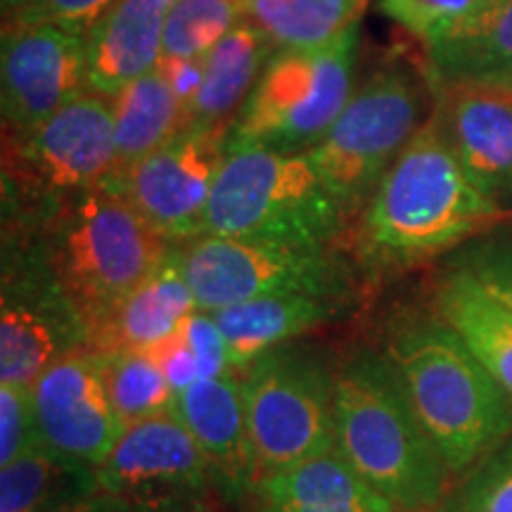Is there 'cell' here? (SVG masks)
Here are the masks:
<instances>
[{
	"mask_svg": "<svg viewBox=\"0 0 512 512\" xmlns=\"http://www.w3.org/2000/svg\"><path fill=\"white\" fill-rule=\"evenodd\" d=\"M437 121L467 174L494 200L512 195V81L441 86Z\"/></svg>",
	"mask_w": 512,
	"mask_h": 512,
	"instance_id": "16",
	"label": "cell"
},
{
	"mask_svg": "<svg viewBox=\"0 0 512 512\" xmlns=\"http://www.w3.org/2000/svg\"><path fill=\"white\" fill-rule=\"evenodd\" d=\"M278 3H283V0H249V17L259 19L261 15H266L268 10L275 8Z\"/></svg>",
	"mask_w": 512,
	"mask_h": 512,
	"instance_id": "39",
	"label": "cell"
},
{
	"mask_svg": "<svg viewBox=\"0 0 512 512\" xmlns=\"http://www.w3.org/2000/svg\"><path fill=\"white\" fill-rule=\"evenodd\" d=\"M117 0H34L27 8L5 17V24H57V27L88 34L98 19Z\"/></svg>",
	"mask_w": 512,
	"mask_h": 512,
	"instance_id": "33",
	"label": "cell"
},
{
	"mask_svg": "<svg viewBox=\"0 0 512 512\" xmlns=\"http://www.w3.org/2000/svg\"><path fill=\"white\" fill-rule=\"evenodd\" d=\"M50 512H128V508L126 505H121L119 501H114L112 496H105L100 494V491H95L91 496L79 498V501H72L67 505H60V508Z\"/></svg>",
	"mask_w": 512,
	"mask_h": 512,
	"instance_id": "38",
	"label": "cell"
},
{
	"mask_svg": "<svg viewBox=\"0 0 512 512\" xmlns=\"http://www.w3.org/2000/svg\"><path fill=\"white\" fill-rule=\"evenodd\" d=\"M197 309L216 311L261 297H349L354 275L330 245L294 247L202 235L181 249Z\"/></svg>",
	"mask_w": 512,
	"mask_h": 512,
	"instance_id": "8",
	"label": "cell"
},
{
	"mask_svg": "<svg viewBox=\"0 0 512 512\" xmlns=\"http://www.w3.org/2000/svg\"><path fill=\"white\" fill-rule=\"evenodd\" d=\"M422 91L401 69H382L351 95L309 155L344 209L368 204L377 183L420 131Z\"/></svg>",
	"mask_w": 512,
	"mask_h": 512,
	"instance_id": "9",
	"label": "cell"
},
{
	"mask_svg": "<svg viewBox=\"0 0 512 512\" xmlns=\"http://www.w3.org/2000/svg\"><path fill=\"white\" fill-rule=\"evenodd\" d=\"M117 166L112 98L86 91L36 131L5 138V195L53 204L105 183Z\"/></svg>",
	"mask_w": 512,
	"mask_h": 512,
	"instance_id": "10",
	"label": "cell"
},
{
	"mask_svg": "<svg viewBox=\"0 0 512 512\" xmlns=\"http://www.w3.org/2000/svg\"><path fill=\"white\" fill-rule=\"evenodd\" d=\"M43 444L31 387L0 382V467Z\"/></svg>",
	"mask_w": 512,
	"mask_h": 512,
	"instance_id": "32",
	"label": "cell"
},
{
	"mask_svg": "<svg viewBox=\"0 0 512 512\" xmlns=\"http://www.w3.org/2000/svg\"><path fill=\"white\" fill-rule=\"evenodd\" d=\"M0 3H3V15L10 17L15 15V12L27 8V5L34 3V0H0Z\"/></svg>",
	"mask_w": 512,
	"mask_h": 512,
	"instance_id": "40",
	"label": "cell"
},
{
	"mask_svg": "<svg viewBox=\"0 0 512 512\" xmlns=\"http://www.w3.org/2000/svg\"><path fill=\"white\" fill-rule=\"evenodd\" d=\"M195 311L197 302L185 278L181 249L171 247L162 264L128 294L88 344L93 351L155 349L176 335Z\"/></svg>",
	"mask_w": 512,
	"mask_h": 512,
	"instance_id": "21",
	"label": "cell"
},
{
	"mask_svg": "<svg viewBox=\"0 0 512 512\" xmlns=\"http://www.w3.org/2000/svg\"><path fill=\"white\" fill-rule=\"evenodd\" d=\"M347 209L332 195L309 152L228 145L204 221V235L325 247Z\"/></svg>",
	"mask_w": 512,
	"mask_h": 512,
	"instance_id": "5",
	"label": "cell"
},
{
	"mask_svg": "<svg viewBox=\"0 0 512 512\" xmlns=\"http://www.w3.org/2000/svg\"><path fill=\"white\" fill-rule=\"evenodd\" d=\"M370 0H283L259 22L275 48H313L358 24Z\"/></svg>",
	"mask_w": 512,
	"mask_h": 512,
	"instance_id": "28",
	"label": "cell"
},
{
	"mask_svg": "<svg viewBox=\"0 0 512 512\" xmlns=\"http://www.w3.org/2000/svg\"><path fill=\"white\" fill-rule=\"evenodd\" d=\"M112 112L117 143V166L112 176L124 174L188 126V110L159 67L121 88L112 98Z\"/></svg>",
	"mask_w": 512,
	"mask_h": 512,
	"instance_id": "25",
	"label": "cell"
},
{
	"mask_svg": "<svg viewBox=\"0 0 512 512\" xmlns=\"http://www.w3.org/2000/svg\"><path fill=\"white\" fill-rule=\"evenodd\" d=\"M31 394L43 444L79 463L98 467L126 430L110 399L100 351L57 358Z\"/></svg>",
	"mask_w": 512,
	"mask_h": 512,
	"instance_id": "15",
	"label": "cell"
},
{
	"mask_svg": "<svg viewBox=\"0 0 512 512\" xmlns=\"http://www.w3.org/2000/svg\"><path fill=\"white\" fill-rule=\"evenodd\" d=\"M174 0H117L86 34L88 91L114 98L157 67Z\"/></svg>",
	"mask_w": 512,
	"mask_h": 512,
	"instance_id": "18",
	"label": "cell"
},
{
	"mask_svg": "<svg viewBox=\"0 0 512 512\" xmlns=\"http://www.w3.org/2000/svg\"><path fill=\"white\" fill-rule=\"evenodd\" d=\"M0 88L5 138L29 136L88 91L86 36L57 24H5Z\"/></svg>",
	"mask_w": 512,
	"mask_h": 512,
	"instance_id": "14",
	"label": "cell"
},
{
	"mask_svg": "<svg viewBox=\"0 0 512 512\" xmlns=\"http://www.w3.org/2000/svg\"><path fill=\"white\" fill-rule=\"evenodd\" d=\"M335 446L399 512L444 505L451 470L384 354L358 351L335 373Z\"/></svg>",
	"mask_w": 512,
	"mask_h": 512,
	"instance_id": "3",
	"label": "cell"
},
{
	"mask_svg": "<svg viewBox=\"0 0 512 512\" xmlns=\"http://www.w3.org/2000/svg\"><path fill=\"white\" fill-rule=\"evenodd\" d=\"M425 512H456V508H444V505H439V508H434V510H425Z\"/></svg>",
	"mask_w": 512,
	"mask_h": 512,
	"instance_id": "41",
	"label": "cell"
},
{
	"mask_svg": "<svg viewBox=\"0 0 512 512\" xmlns=\"http://www.w3.org/2000/svg\"><path fill=\"white\" fill-rule=\"evenodd\" d=\"M171 413L183 422L209 460L216 486L228 496L252 494L259 470L249 439L240 375L228 373L178 392Z\"/></svg>",
	"mask_w": 512,
	"mask_h": 512,
	"instance_id": "17",
	"label": "cell"
},
{
	"mask_svg": "<svg viewBox=\"0 0 512 512\" xmlns=\"http://www.w3.org/2000/svg\"><path fill=\"white\" fill-rule=\"evenodd\" d=\"M100 358L121 425L128 427L169 411L176 394L150 349L100 351Z\"/></svg>",
	"mask_w": 512,
	"mask_h": 512,
	"instance_id": "27",
	"label": "cell"
},
{
	"mask_svg": "<svg viewBox=\"0 0 512 512\" xmlns=\"http://www.w3.org/2000/svg\"><path fill=\"white\" fill-rule=\"evenodd\" d=\"M347 302L349 297L287 294V297L249 299L209 313L228 342L230 370L240 375L268 351L285 347L304 332L330 323L342 313Z\"/></svg>",
	"mask_w": 512,
	"mask_h": 512,
	"instance_id": "20",
	"label": "cell"
},
{
	"mask_svg": "<svg viewBox=\"0 0 512 512\" xmlns=\"http://www.w3.org/2000/svg\"><path fill=\"white\" fill-rule=\"evenodd\" d=\"M477 3L479 0H380V10L430 46L456 27Z\"/></svg>",
	"mask_w": 512,
	"mask_h": 512,
	"instance_id": "31",
	"label": "cell"
},
{
	"mask_svg": "<svg viewBox=\"0 0 512 512\" xmlns=\"http://www.w3.org/2000/svg\"><path fill=\"white\" fill-rule=\"evenodd\" d=\"M178 332H181L185 342L190 344L192 351H195L197 361H200L202 380L233 373V370H230L228 342L209 311L197 309L195 313H190V316L183 320Z\"/></svg>",
	"mask_w": 512,
	"mask_h": 512,
	"instance_id": "35",
	"label": "cell"
},
{
	"mask_svg": "<svg viewBox=\"0 0 512 512\" xmlns=\"http://www.w3.org/2000/svg\"><path fill=\"white\" fill-rule=\"evenodd\" d=\"M98 491L95 467L38 444L0 467V512H50Z\"/></svg>",
	"mask_w": 512,
	"mask_h": 512,
	"instance_id": "26",
	"label": "cell"
},
{
	"mask_svg": "<svg viewBox=\"0 0 512 512\" xmlns=\"http://www.w3.org/2000/svg\"><path fill=\"white\" fill-rule=\"evenodd\" d=\"M0 382L34 387L88 332L57 285L46 254L5 261L0 299Z\"/></svg>",
	"mask_w": 512,
	"mask_h": 512,
	"instance_id": "13",
	"label": "cell"
},
{
	"mask_svg": "<svg viewBox=\"0 0 512 512\" xmlns=\"http://www.w3.org/2000/svg\"><path fill=\"white\" fill-rule=\"evenodd\" d=\"M427 55L439 86L512 79V0H479Z\"/></svg>",
	"mask_w": 512,
	"mask_h": 512,
	"instance_id": "23",
	"label": "cell"
},
{
	"mask_svg": "<svg viewBox=\"0 0 512 512\" xmlns=\"http://www.w3.org/2000/svg\"><path fill=\"white\" fill-rule=\"evenodd\" d=\"M384 358L451 475L470 472L512 437V394L439 316L396 330Z\"/></svg>",
	"mask_w": 512,
	"mask_h": 512,
	"instance_id": "2",
	"label": "cell"
},
{
	"mask_svg": "<svg viewBox=\"0 0 512 512\" xmlns=\"http://www.w3.org/2000/svg\"><path fill=\"white\" fill-rule=\"evenodd\" d=\"M249 19V0H174L162 57L202 60L238 24Z\"/></svg>",
	"mask_w": 512,
	"mask_h": 512,
	"instance_id": "29",
	"label": "cell"
},
{
	"mask_svg": "<svg viewBox=\"0 0 512 512\" xmlns=\"http://www.w3.org/2000/svg\"><path fill=\"white\" fill-rule=\"evenodd\" d=\"M505 81H512V79H505Z\"/></svg>",
	"mask_w": 512,
	"mask_h": 512,
	"instance_id": "42",
	"label": "cell"
},
{
	"mask_svg": "<svg viewBox=\"0 0 512 512\" xmlns=\"http://www.w3.org/2000/svg\"><path fill=\"white\" fill-rule=\"evenodd\" d=\"M275 50L271 36L252 17L221 38L204 57V81L188 112V126H233Z\"/></svg>",
	"mask_w": 512,
	"mask_h": 512,
	"instance_id": "24",
	"label": "cell"
},
{
	"mask_svg": "<svg viewBox=\"0 0 512 512\" xmlns=\"http://www.w3.org/2000/svg\"><path fill=\"white\" fill-rule=\"evenodd\" d=\"M498 216L501 202L472 181L434 117L370 195L358 249L373 266H413L475 238Z\"/></svg>",
	"mask_w": 512,
	"mask_h": 512,
	"instance_id": "1",
	"label": "cell"
},
{
	"mask_svg": "<svg viewBox=\"0 0 512 512\" xmlns=\"http://www.w3.org/2000/svg\"><path fill=\"white\" fill-rule=\"evenodd\" d=\"M95 484L128 512H200L216 479L169 408L121 432L110 456L95 467Z\"/></svg>",
	"mask_w": 512,
	"mask_h": 512,
	"instance_id": "11",
	"label": "cell"
},
{
	"mask_svg": "<svg viewBox=\"0 0 512 512\" xmlns=\"http://www.w3.org/2000/svg\"><path fill=\"white\" fill-rule=\"evenodd\" d=\"M259 477L335 448V375L309 351L278 347L240 373Z\"/></svg>",
	"mask_w": 512,
	"mask_h": 512,
	"instance_id": "7",
	"label": "cell"
},
{
	"mask_svg": "<svg viewBox=\"0 0 512 512\" xmlns=\"http://www.w3.org/2000/svg\"><path fill=\"white\" fill-rule=\"evenodd\" d=\"M171 245L117 185L105 181L53 211L43 254L91 342L95 330L162 264Z\"/></svg>",
	"mask_w": 512,
	"mask_h": 512,
	"instance_id": "4",
	"label": "cell"
},
{
	"mask_svg": "<svg viewBox=\"0 0 512 512\" xmlns=\"http://www.w3.org/2000/svg\"><path fill=\"white\" fill-rule=\"evenodd\" d=\"M252 512H399L335 448L256 479Z\"/></svg>",
	"mask_w": 512,
	"mask_h": 512,
	"instance_id": "19",
	"label": "cell"
},
{
	"mask_svg": "<svg viewBox=\"0 0 512 512\" xmlns=\"http://www.w3.org/2000/svg\"><path fill=\"white\" fill-rule=\"evenodd\" d=\"M150 351L155 354L159 368L164 370L166 380H169L174 394L183 392V389H188L190 384L202 380L200 361H197L195 351H192V347L185 342V337L178 330L176 335H171L166 342H162L159 347Z\"/></svg>",
	"mask_w": 512,
	"mask_h": 512,
	"instance_id": "36",
	"label": "cell"
},
{
	"mask_svg": "<svg viewBox=\"0 0 512 512\" xmlns=\"http://www.w3.org/2000/svg\"><path fill=\"white\" fill-rule=\"evenodd\" d=\"M453 264L463 266L512 309V238L482 240L467 247Z\"/></svg>",
	"mask_w": 512,
	"mask_h": 512,
	"instance_id": "34",
	"label": "cell"
},
{
	"mask_svg": "<svg viewBox=\"0 0 512 512\" xmlns=\"http://www.w3.org/2000/svg\"><path fill=\"white\" fill-rule=\"evenodd\" d=\"M456 512H512V437L467 472Z\"/></svg>",
	"mask_w": 512,
	"mask_h": 512,
	"instance_id": "30",
	"label": "cell"
},
{
	"mask_svg": "<svg viewBox=\"0 0 512 512\" xmlns=\"http://www.w3.org/2000/svg\"><path fill=\"white\" fill-rule=\"evenodd\" d=\"M230 128L185 126L176 138L107 181L169 242L204 235V221L228 152Z\"/></svg>",
	"mask_w": 512,
	"mask_h": 512,
	"instance_id": "12",
	"label": "cell"
},
{
	"mask_svg": "<svg viewBox=\"0 0 512 512\" xmlns=\"http://www.w3.org/2000/svg\"><path fill=\"white\" fill-rule=\"evenodd\" d=\"M437 316L512 394V309L467 268L451 264L434 294Z\"/></svg>",
	"mask_w": 512,
	"mask_h": 512,
	"instance_id": "22",
	"label": "cell"
},
{
	"mask_svg": "<svg viewBox=\"0 0 512 512\" xmlns=\"http://www.w3.org/2000/svg\"><path fill=\"white\" fill-rule=\"evenodd\" d=\"M162 74L174 88L176 98L183 102L185 110L190 112L192 102H195L197 93H200L204 81V57L202 60H185V57H162L157 64ZM190 124V121H188Z\"/></svg>",
	"mask_w": 512,
	"mask_h": 512,
	"instance_id": "37",
	"label": "cell"
},
{
	"mask_svg": "<svg viewBox=\"0 0 512 512\" xmlns=\"http://www.w3.org/2000/svg\"><path fill=\"white\" fill-rule=\"evenodd\" d=\"M358 24L313 48H278L256 81L228 145L309 152L330 131L354 91Z\"/></svg>",
	"mask_w": 512,
	"mask_h": 512,
	"instance_id": "6",
	"label": "cell"
}]
</instances>
